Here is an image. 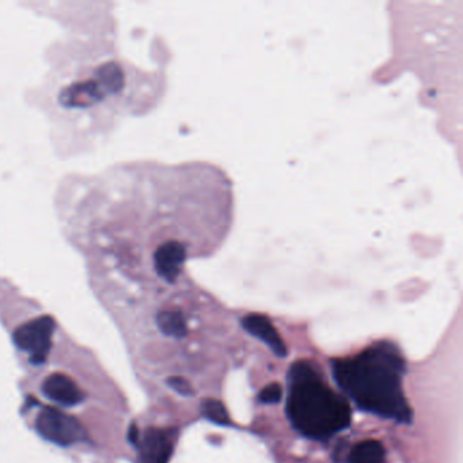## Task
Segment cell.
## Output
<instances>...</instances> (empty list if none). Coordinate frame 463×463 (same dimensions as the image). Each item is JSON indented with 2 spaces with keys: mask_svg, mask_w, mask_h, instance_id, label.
<instances>
[{
  "mask_svg": "<svg viewBox=\"0 0 463 463\" xmlns=\"http://www.w3.org/2000/svg\"><path fill=\"white\" fill-rule=\"evenodd\" d=\"M403 370L405 363L390 344H378L353 359L333 363L335 382L360 409L410 423L412 410L401 386Z\"/></svg>",
  "mask_w": 463,
  "mask_h": 463,
  "instance_id": "6da1fadb",
  "label": "cell"
},
{
  "mask_svg": "<svg viewBox=\"0 0 463 463\" xmlns=\"http://www.w3.org/2000/svg\"><path fill=\"white\" fill-rule=\"evenodd\" d=\"M288 417L305 436L328 440L351 423L348 403L321 381L306 363H296L289 371Z\"/></svg>",
  "mask_w": 463,
  "mask_h": 463,
  "instance_id": "7a4b0ae2",
  "label": "cell"
},
{
  "mask_svg": "<svg viewBox=\"0 0 463 463\" xmlns=\"http://www.w3.org/2000/svg\"><path fill=\"white\" fill-rule=\"evenodd\" d=\"M37 432L58 446H72L86 439L84 428L78 420L55 407H45L36 420Z\"/></svg>",
  "mask_w": 463,
  "mask_h": 463,
  "instance_id": "3957f363",
  "label": "cell"
},
{
  "mask_svg": "<svg viewBox=\"0 0 463 463\" xmlns=\"http://www.w3.org/2000/svg\"><path fill=\"white\" fill-rule=\"evenodd\" d=\"M55 331V321L51 317H38L14 333V341L19 349L29 355L33 364L44 363L52 348V337Z\"/></svg>",
  "mask_w": 463,
  "mask_h": 463,
  "instance_id": "277c9868",
  "label": "cell"
},
{
  "mask_svg": "<svg viewBox=\"0 0 463 463\" xmlns=\"http://www.w3.org/2000/svg\"><path fill=\"white\" fill-rule=\"evenodd\" d=\"M136 446L139 447V463H169L174 436L170 431L148 429Z\"/></svg>",
  "mask_w": 463,
  "mask_h": 463,
  "instance_id": "5b68a950",
  "label": "cell"
},
{
  "mask_svg": "<svg viewBox=\"0 0 463 463\" xmlns=\"http://www.w3.org/2000/svg\"><path fill=\"white\" fill-rule=\"evenodd\" d=\"M45 397L63 406H73L84 399L79 386L64 374H52L43 383Z\"/></svg>",
  "mask_w": 463,
  "mask_h": 463,
  "instance_id": "8992f818",
  "label": "cell"
},
{
  "mask_svg": "<svg viewBox=\"0 0 463 463\" xmlns=\"http://www.w3.org/2000/svg\"><path fill=\"white\" fill-rule=\"evenodd\" d=\"M242 327L244 329L250 333L252 335L260 338L265 344L277 355V356H285L287 348L280 337V334L274 329L272 322L260 314H250L242 318Z\"/></svg>",
  "mask_w": 463,
  "mask_h": 463,
  "instance_id": "52a82bcc",
  "label": "cell"
},
{
  "mask_svg": "<svg viewBox=\"0 0 463 463\" xmlns=\"http://www.w3.org/2000/svg\"><path fill=\"white\" fill-rule=\"evenodd\" d=\"M385 447L377 440H366L359 443L349 455V463H383Z\"/></svg>",
  "mask_w": 463,
  "mask_h": 463,
  "instance_id": "ba28073f",
  "label": "cell"
},
{
  "mask_svg": "<svg viewBox=\"0 0 463 463\" xmlns=\"http://www.w3.org/2000/svg\"><path fill=\"white\" fill-rule=\"evenodd\" d=\"M156 324L161 331L170 337H185L188 333L187 321L178 310H163L156 317Z\"/></svg>",
  "mask_w": 463,
  "mask_h": 463,
  "instance_id": "9c48e42d",
  "label": "cell"
},
{
  "mask_svg": "<svg viewBox=\"0 0 463 463\" xmlns=\"http://www.w3.org/2000/svg\"><path fill=\"white\" fill-rule=\"evenodd\" d=\"M201 412L205 418L219 425H230V416L226 406L216 399H205L201 405Z\"/></svg>",
  "mask_w": 463,
  "mask_h": 463,
  "instance_id": "30bf717a",
  "label": "cell"
},
{
  "mask_svg": "<svg viewBox=\"0 0 463 463\" xmlns=\"http://www.w3.org/2000/svg\"><path fill=\"white\" fill-rule=\"evenodd\" d=\"M281 396H283L281 386L277 383H272L261 390L259 399L263 403H277L281 399Z\"/></svg>",
  "mask_w": 463,
  "mask_h": 463,
  "instance_id": "8fae6325",
  "label": "cell"
},
{
  "mask_svg": "<svg viewBox=\"0 0 463 463\" xmlns=\"http://www.w3.org/2000/svg\"><path fill=\"white\" fill-rule=\"evenodd\" d=\"M169 385H170L171 389H174L177 393H180L182 396H191L193 393L192 386L189 385V382H187L182 378H178V377L170 378L169 379Z\"/></svg>",
  "mask_w": 463,
  "mask_h": 463,
  "instance_id": "7c38bea8",
  "label": "cell"
},
{
  "mask_svg": "<svg viewBox=\"0 0 463 463\" xmlns=\"http://www.w3.org/2000/svg\"><path fill=\"white\" fill-rule=\"evenodd\" d=\"M130 440L133 444H137V442H139V431H137L136 427H132L131 431H130Z\"/></svg>",
  "mask_w": 463,
  "mask_h": 463,
  "instance_id": "4fadbf2b",
  "label": "cell"
}]
</instances>
